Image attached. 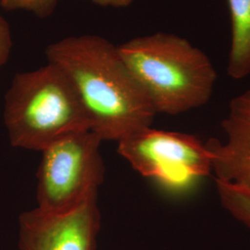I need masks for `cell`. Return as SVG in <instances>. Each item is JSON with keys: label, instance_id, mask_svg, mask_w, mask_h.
<instances>
[{"label": "cell", "instance_id": "cell-11", "mask_svg": "<svg viewBox=\"0 0 250 250\" xmlns=\"http://www.w3.org/2000/svg\"><path fill=\"white\" fill-rule=\"evenodd\" d=\"M12 48V36L9 23L0 14V70L9 60Z\"/></svg>", "mask_w": 250, "mask_h": 250}, {"label": "cell", "instance_id": "cell-12", "mask_svg": "<svg viewBox=\"0 0 250 250\" xmlns=\"http://www.w3.org/2000/svg\"><path fill=\"white\" fill-rule=\"evenodd\" d=\"M94 3L98 4L101 7H112V8H117V9H121V8H127L130 5H132V3L134 2V0H91Z\"/></svg>", "mask_w": 250, "mask_h": 250}, {"label": "cell", "instance_id": "cell-4", "mask_svg": "<svg viewBox=\"0 0 250 250\" xmlns=\"http://www.w3.org/2000/svg\"><path fill=\"white\" fill-rule=\"evenodd\" d=\"M103 139L93 130L66 134L42 150L37 170V208L48 213L74 209L97 194L104 180Z\"/></svg>", "mask_w": 250, "mask_h": 250}, {"label": "cell", "instance_id": "cell-3", "mask_svg": "<svg viewBox=\"0 0 250 250\" xmlns=\"http://www.w3.org/2000/svg\"><path fill=\"white\" fill-rule=\"evenodd\" d=\"M3 116L11 146L28 150L42 151L66 134L92 130L71 81L50 62L14 76Z\"/></svg>", "mask_w": 250, "mask_h": 250}, {"label": "cell", "instance_id": "cell-9", "mask_svg": "<svg viewBox=\"0 0 250 250\" xmlns=\"http://www.w3.org/2000/svg\"><path fill=\"white\" fill-rule=\"evenodd\" d=\"M216 188L224 209L250 228V191L220 181H216Z\"/></svg>", "mask_w": 250, "mask_h": 250}, {"label": "cell", "instance_id": "cell-10", "mask_svg": "<svg viewBox=\"0 0 250 250\" xmlns=\"http://www.w3.org/2000/svg\"><path fill=\"white\" fill-rule=\"evenodd\" d=\"M60 0H0V6L6 10H27L39 18L50 16Z\"/></svg>", "mask_w": 250, "mask_h": 250}, {"label": "cell", "instance_id": "cell-2", "mask_svg": "<svg viewBox=\"0 0 250 250\" xmlns=\"http://www.w3.org/2000/svg\"><path fill=\"white\" fill-rule=\"evenodd\" d=\"M118 51L157 114L186 113L212 98L214 65L185 37L158 32L118 45Z\"/></svg>", "mask_w": 250, "mask_h": 250}, {"label": "cell", "instance_id": "cell-5", "mask_svg": "<svg viewBox=\"0 0 250 250\" xmlns=\"http://www.w3.org/2000/svg\"><path fill=\"white\" fill-rule=\"evenodd\" d=\"M118 143L134 170L171 191L183 192L212 172L211 156L196 135L147 127Z\"/></svg>", "mask_w": 250, "mask_h": 250}, {"label": "cell", "instance_id": "cell-8", "mask_svg": "<svg viewBox=\"0 0 250 250\" xmlns=\"http://www.w3.org/2000/svg\"><path fill=\"white\" fill-rule=\"evenodd\" d=\"M231 18V43L226 72L233 80L250 75V0H226Z\"/></svg>", "mask_w": 250, "mask_h": 250}, {"label": "cell", "instance_id": "cell-6", "mask_svg": "<svg viewBox=\"0 0 250 250\" xmlns=\"http://www.w3.org/2000/svg\"><path fill=\"white\" fill-rule=\"evenodd\" d=\"M98 193L63 213L33 208L19 217L20 250H97Z\"/></svg>", "mask_w": 250, "mask_h": 250}, {"label": "cell", "instance_id": "cell-1", "mask_svg": "<svg viewBox=\"0 0 250 250\" xmlns=\"http://www.w3.org/2000/svg\"><path fill=\"white\" fill-rule=\"evenodd\" d=\"M47 62L62 70L80 98L92 130L119 142L151 127L156 111L122 60L118 46L94 35L69 36L48 45Z\"/></svg>", "mask_w": 250, "mask_h": 250}, {"label": "cell", "instance_id": "cell-7", "mask_svg": "<svg viewBox=\"0 0 250 250\" xmlns=\"http://www.w3.org/2000/svg\"><path fill=\"white\" fill-rule=\"evenodd\" d=\"M222 130L221 141L207 142L215 181L250 191V87L230 101Z\"/></svg>", "mask_w": 250, "mask_h": 250}]
</instances>
